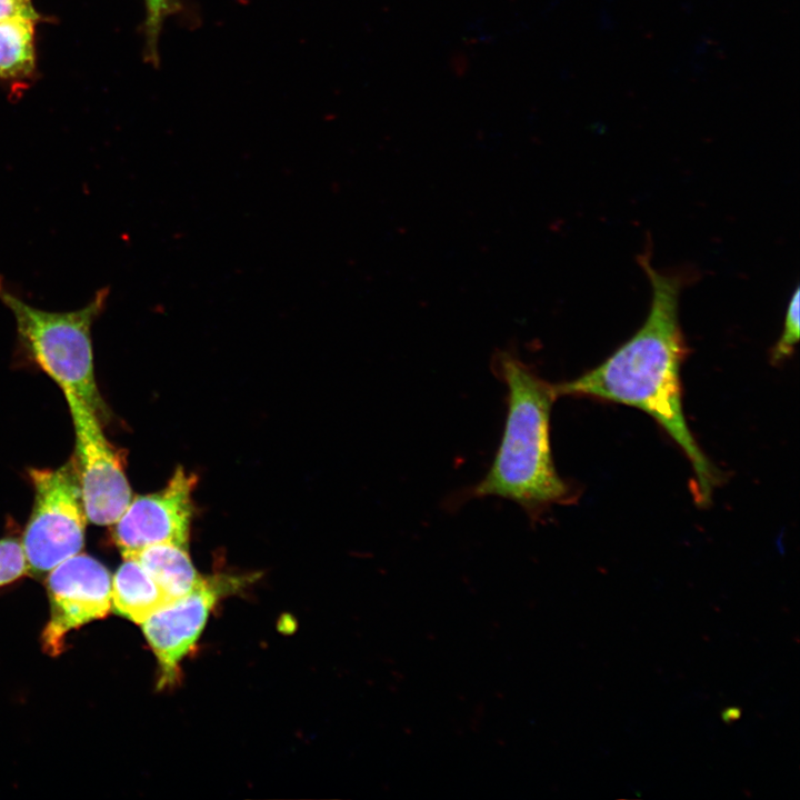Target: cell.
I'll return each instance as SVG.
<instances>
[{"instance_id":"obj_2","label":"cell","mask_w":800,"mask_h":800,"mask_svg":"<svg viewBox=\"0 0 800 800\" xmlns=\"http://www.w3.org/2000/svg\"><path fill=\"white\" fill-rule=\"evenodd\" d=\"M491 369L507 389L501 440L484 477L458 499L502 498L534 521L549 507L572 499V489L557 472L551 452L550 418L558 394L554 384L509 350L494 352Z\"/></svg>"},{"instance_id":"obj_6","label":"cell","mask_w":800,"mask_h":800,"mask_svg":"<svg viewBox=\"0 0 800 800\" xmlns=\"http://www.w3.org/2000/svg\"><path fill=\"white\" fill-rule=\"evenodd\" d=\"M49 572L51 614L42 633V647L48 654L57 656L69 631L109 613L112 580L100 561L83 553L66 559Z\"/></svg>"},{"instance_id":"obj_7","label":"cell","mask_w":800,"mask_h":800,"mask_svg":"<svg viewBox=\"0 0 800 800\" xmlns=\"http://www.w3.org/2000/svg\"><path fill=\"white\" fill-rule=\"evenodd\" d=\"M196 482L194 474L178 467L163 489L130 501L113 523L114 542L123 558L153 544L187 548Z\"/></svg>"},{"instance_id":"obj_4","label":"cell","mask_w":800,"mask_h":800,"mask_svg":"<svg viewBox=\"0 0 800 800\" xmlns=\"http://www.w3.org/2000/svg\"><path fill=\"white\" fill-rule=\"evenodd\" d=\"M29 474L34 503L21 544L28 570L41 574L81 551L87 514L73 460Z\"/></svg>"},{"instance_id":"obj_10","label":"cell","mask_w":800,"mask_h":800,"mask_svg":"<svg viewBox=\"0 0 800 800\" xmlns=\"http://www.w3.org/2000/svg\"><path fill=\"white\" fill-rule=\"evenodd\" d=\"M136 559L171 600L186 596L203 582L187 548L161 543L143 548L128 557Z\"/></svg>"},{"instance_id":"obj_8","label":"cell","mask_w":800,"mask_h":800,"mask_svg":"<svg viewBox=\"0 0 800 800\" xmlns=\"http://www.w3.org/2000/svg\"><path fill=\"white\" fill-rule=\"evenodd\" d=\"M219 594L218 587L204 579L191 592L169 601L141 623L158 659L162 684L176 680L179 662L193 648Z\"/></svg>"},{"instance_id":"obj_16","label":"cell","mask_w":800,"mask_h":800,"mask_svg":"<svg viewBox=\"0 0 800 800\" xmlns=\"http://www.w3.org/2000/svg\"><path fill=\"white\" fill-rule=\"evenodd\" d=\"M739 716H740V710L737 709V708L727 709V710L722 713V718H723L724 721L736 720L737 718H739Z\"/></svg>"},{"instance_id":"obj_5","label":"cell","mask_w":800,"mask_h":800,"mask_svg":"<svg viewBox=\"0 0 800 800\" xmlns=\"http://www.w3.org/2000/svg\"><path fill=\"white\" fill-rule=\"evenodd\" d=\"M62 391L74 427L73 461L87 519L99 526L113 524L132 500L128 479L97 412L73 392Z\"/></svg>"},{"instance_id":"obj_3","label":"cell","mask_w":800,"mask_h":800,"mask_svg":"<svg viewBox=\"0 0 800 800\" xmlns=\"http://www.w3.org/2000/svg\"><path fill=\"white\" fill-rule=\"evenodd\" d=\"M109 294V287H103L80 309L48 311L27 303L0 276V301L13 314L20 348L62 390L73 392L97 413L102 400L94 378L91 329Z\"/></svg>"},{"instance_id":"obj_15","label":"cell","mask_w":800,"mask_h":800,"mask_svg":"<svg viewBox=\"0 0 800 800\" xmlns=\"http://www.w3.org/2000/svg\"><path fill=\"white\" fill-rule=\"evenodd\" d=\"M14 17L40 19L32 0H0V21Z\"/></svg>"},{"instance_id":"obj_12","label":"cell","mask_w":800,"mask_h":800,"mask_svg":"<svg viewBox=\"0 0 800 800\" xmlns=\"http://www.w3.org/2000/svg\"><path fill=\"white\" fill-rule=\"evenodd\" d=\"M799 288L797 287L786 310L782 333L772 350L771 358L776 363L790 357L799 341Z\"/></svg>"},{"instance_id":"obj_13","label":"cell","mask_w":800,"mask_h":800,"mask_svg":"<svg viewBox=\"0 0 800 800\" xmlns=\"http://www.w3.org/2000/svg\"><path fill=\"white\" fill-rule=\"evenodd\" d=\"M146 3V38L149 60L158 62V40L163 20L177 9V0H144Z\"/></svg>"},{"instance_id":"obj_9","label":"cell","mask_w":800,"mask_h":800,"mask_svg":"<svg viewBox=\"0 0 800 800\" xmlns=\"http://www.w3.org/2000/svg\"><path fill=\"white\" fill-rule=\"evenodd\" d=\"M169 601V596L136 559L124 558L112 580V607L118 614L142 623Z\"/></svg>"},{"instance_id":"obj_14","label":"cell","mask_w":800,"mask_h":800,"mask_svg":"<svg viewBox=\"0 0 800 800\" xmlns=\"http://www.w3.org/2000/svg\"><path fill=\"white\" fill-rule=\"evenodd\" d=\"M27 572L28 564L21 542L11 538L0 540V587Z\"/></svg>"},{"instance_id":"obj_11","label":"cell","mask_w":800,"mask_h":800,"mask_svg":"<svg viewBox=\"0 0 800 800\" xmlns=\"http://www.w3.org/2000/svg\"><path fill=\"white\" fill-rule=\"evenodd\" d=\"M34 22L24 17L0 21V78L21 79L33 72Z\"/></svg>"},{"instance_id":"obj_1","label":"cell","mask_w":800,"mask_h":800,"mask_svg":"<svg viewBox=\"0 0 800 800\" xmlns=\"http://www.w3.org/2000/svg\"><path fill=\"white\" fill-rule=\"evenodd\" d=\"M651 286L648 316L639 330L597 368L554 384L558 397H591L638 408L653 418L677 442L696 474L701 501L710 499L718 473L687 424L680 369L687 347L679 322L682 282L657 271L640 258Z\"/></svg>"}]
</instances>
